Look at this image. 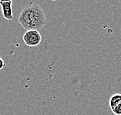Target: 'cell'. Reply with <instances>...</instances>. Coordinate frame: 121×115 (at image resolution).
<instances>
[{
    "mask_svg": "<svg viewBox=\"0 0 121 115\" xmlns=\"http://www.w3.org/2000/svg\"><path fill=\"white\" fill-rule=\"evenodd\" d=\"M5 67V63L4 62V60L0 57V71H2Z\"/></svg>",
    "mask_w": 121,
    "mask_h": 115,
    "instance_id": "6",
    "label": "cell"
},
{
    "mask_svg": "<svg viewBox=\"0 0 121 115\" xmlns=\"http://www.w3.org/2000/svg\"><path fill=\"white\" fill-rule=\"evenodd\" d=\"M120 115H121V114H120Z\"/></svg>",
    "mask_w": 121,
    "mask_h": 115,
    "instance_id": "8",
    "label": "cell"
},
{
    "mask_svg": "<svg viewBox=\"0 0 121 115\" xmlns=\"http://www.w3.org/2000/svg\"><path fill=\"white\" fill-rule=\"evenodd\" d=\"M13 2H0V5L2 8V12L3 17L7 20H13L14 16L13 14Z\"/></svg>",
    "mask_w": 121,
    "mask_h": 115,
    "instance_id": "3",
    "label": "cell"
},
{
    "mask_svg": "<svg viewBox=\"0 0 121 115\" xmlns=\"http://www.w3.org/2000/svg\"><path fill=\"white\" fill-rule=\"evenodd\" d=\"M18 20L21 26L27 31H39L44 27L48 22L43 9L34 2H31L23 8Z\"/></svg>",
    "mask_w": 121,
    "mask_h": 115,
    "instance_id": "1",
    "label": "cell"
},
{
    "mask_svg": "<svg viewBox=\"0 0 121 115\" xmlns=\"http://www.w3.org/2000/svg\"><path fill=\"white\" fill-rule=\"evenodd\" d=\"M112 113L116 115L121 114V103H120L117 106H115V107L112 110Z\"/></svg>",
    "mask_w": 121,
    "mask_h": 115,
    "instance_id": "5",
    "label": "cell"
},
{
    "mask_svg": "<svg viewBox=\"0 0 121 115\" xmlns=\"http://www.w3.org/2000/svg\"><path fill=\"white\" fill-rule=\"evenodd\" d=\"M23 42L29 47H37L42 41V37L39 31L31 30L27 31L23 37Z\"/></svg>",
    "mask_w": 121,
    "mask_h": 115,
    "instance_id": "2",
    "label": "cell"
},
{
    "mask_svg": "<svg viewBox=\"0 0 121 115\" xmlns=\"http://www.w3.org/2000/svg\"><path fill=\"white\" fill-rule=\"evenodd\" d=\"M12 2V0H0V2Z\"/></svg>",
    "mask_w": 121,
    "mask_h": 115,
    "instance_id": "7",
    "label": "cell"
},
{
    "mask_svg": "<svg viewBox=\"0 0 121 115\" xmlns=\"http://www.w3.org/2000/svg\"><path fill=\"white\" fill-rule=\"evenodd\" d=\"M0 115H1V114H0Z\"/></svg>",
    "mask_w": 121,
    "mask_h": 115,
    "instance_id": "9",
    "label": "cell"
},
{
    "mask_svg": "<svg viewBox=\"0 0 121 115\" xmlns=\"http://www.w3.org/2000/svg\"><path fill=\"white\" fill-rule=\"evenodd\" d=\"M120 103H121V93H115L111 96L109 102L111 110H112L115 106H117Z\"/></svg>",
    "mask_w": 121,
    "mask_h": 115,
    "instance_id": "4",
    "label": "cell"
}]
</instances>
